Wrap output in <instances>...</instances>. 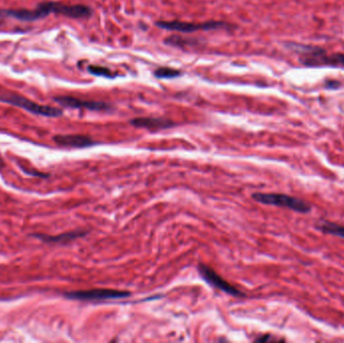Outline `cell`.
I'll return each instance as SVG.
<instances>
[{"mask_svg": "<svg viewBox=\"0 0 344 343\" xmlns=\"http://www.w3.org/2000/svg\"><path fill=\"white\" fill-rule=\"evenodd\" d=\"M156 26L168 31H175L181 33H190L199 30H215L220 28H230L231 26L224 22H216V20H210L206 23H185L179 22V20H170V22H157Z\"/></svg>", "mask_w": 344, "mask_h": 343, "instance_id": "5b68a950", "label": "cell"}, {"mask_svg": "<svg viewBox=\"0 0 344 343\" xmlns=\"http://www.w3.org/2000/svg\"><path fill=\"white\" fill-rule=\"evenodd\" d=\"M87 70H88V72L91 75L98 76V77H104V78H108V79H114L117 76L110 69L102 67V66H94V65L93 66H89Z\"/></svg>", "mask_w": 344, "mask_h": 343, "instance_id": "9a60e30c", "label": "cell"}, {"mask_svg": "<svg viewBox=\"0 0 344 343\" xmlns=\"http://www.w3.org/2000/svg\"><path fill=\"white\" fill-rule=\"evenodd\" d=\"M340 82L339 80H335V79H329L325 82V87L327 89H337L338 87H340Z\"/></svg>", "mask_w": 344, "mask_h": 343, "instance_id": "2e32d148", "label": "cell"}, {"mask_svg": "<svg viewBox=\"0 0 344 343\" xmlns=\"http://www.w3.org/2000/svg\"><path fill=\"white\" fill-rule=\"evenodd\" d=\"M164 43L166 45L171 46V47L181 48V49L186 48V47H191V46H194L197 44L194 39L185 38V37H182L180 35H171L164 40Z\"/></svg>", "mask_w": 344, "mask_h": 343, "instance_id": "4fadbf2b", "label": "cell"}, {"mask_svg": "<svg viewBox=\"0 0 344 343\" xmlns=\"http://www.w3.org/2000/svg\"><path fill=\"white\" fill-rule=\"evenodd\" d=\"M181 75V72L169 67H160L154 72V76L158 79H174Z\"/></svg>", "mask_w": 344, "mask_h": 343, "instance_id": "5bb4252c", "label": "cell"}, {"mask_svg": "<svg viewBox=\"0 0 344 343\" xmlns=\"http://www.w3.org/2000/svg\"><path fill=\"white\" fill-rule=\"evenodd\" d=\"M257 341H260V342H265V341H269L271 340V336L270 335H265V336H263V337H260L258 339H256Z\"/></svg>", "mask_w": 344, "mask_h": 343, "instance_id": "e0dca14e", "label": "cell"}, {"mask_svg": "<svg viewBox=\"0 0 344 343\" xmlns=\"http://www.w3.org/2000/svg\"><path fill=\"white\" fill-rule=\"evenodd\" d=\"M131 125L137 128H145L149 130L168 129L174 126L171 120L164 118H152V117H140L130 121Z\"/></svg>", "mask_w": 344, "mask_h": 343, "instance_id": "9c48e42d", "label": "cell"}, {"mask_svg": "<svg viewBox=\"0 0 344 343\" xmlns=\"http://www.w3.org/2000/svg\"><path fill=\"white\" fill-rule=\"evenodd\" d=\"M316 228L324 234L333 235L344 238V226L332 223V221H320Z\"/></svg>", "mask_w": 344, "mask_h": 343, "instance_id": "8fae6325", "label": "cell"}, {"mask_svg": "<svg viewBox=\"0 0 344 343\" xmlns=\"http://www.w3.org/2000/svg\"><path fill=\"white\" fill-rule=\"evenodd\" d=\"M131 294L127 291H120L113 289H92L85 291H74L66 293L65 296L73 300L80 301H103L127 298Z\"/></svg>", "mask_w": 344, "mask_h": 343, "instance_id": "8992f818", "label": "cell"}, {"mask_svg": "<svg viewBox=\"0 0 344 343\" xmlns=\"http://www.w3.org/2000/svg\"><path fill=\"white\" fill-rule=\"evenodd\" d=\"M53 101L60 106L74 109H86L97 112H108L113 110V107L110 104L102 102V101H89L74 97H55L53 98Z\"/></svg>", "mask_w": 344, "mask_h": 343, "instance_id": "52a82bcc", "label": "cell"}, {"mask_svg": "<svg viewBox=\"0 0 344 343\" xmlns=\"http://www.w3.org/2000/svg\"><path fill=\"white\" fill-rule=\"evenodd\" d=\"M198 272L201 275V277L204 278V280L206 282H208L211 286L217 288V289L224 291L230 295H233V296H244V293L238 290L233 285H231L229 282H227L225 279H222L212 268H210L204 264H199L198 265Z\"/></svg>", "mask_w": 344, "mask_h": 343, "instance_id": "ba28073f", "label": "cell"}, {"mask_svg": "<svg viewBox=\"0 0 344 343\" xmlns=\"http://www.w3.org/2000/svg\"><path fill=\"white\" fill-rule=\"evenodd\" d=\"M298 53H301L300 62L303 66L310 68L332 67L344 69V53H335L328 54L322 48L307 45H291Z\"/></svg>", "mask_w": 344, "mask_h": 343, "instance_id": "7a4b0ae2", "label": "cell"}, {"mask_svg": "<svg viewBox=\"0 0 344 343\" xmlns=\"http://www.w3.org/2000/svg\"><path fill=\"white\" fill-rule=\"evenodd\" d=\"M252 197L263 205L276 206L288 209L300 213H308L312 208L306 201L300 198L283 193H254Z\"/></svg>", "mask_w": 344, "mask_h": 343, "instance_id": "3957f363", "label": "cell"}, {"mask_svg": "<svg viewBox=\"0 0 344 343\" xmlns=\"http://www.w3.org/2000/svg\"><path fill=\"white\" fill-rule=\"evenodd\" d=\"M50 14H59L69 18L83 19L92 15V9L82 4H64L60 2H45L32 10H0L1 17H11L20 22H35L47 17Z\"/></svg>", "mask_w": 344, "mask_h": 343, "instance_id": "6da1fadb", "label": "cell"}, {"mask_svg": "<svg viewBox=\"0 0 344 343\" xmlns=\"http://www.w3.org/2000/svg\"><path fill=\"white\" fill-rule=\"evenodd\" d=\"M0 101L3 103L10 104L12 106H16L18 108H22L29 113H32L34 115L38 116H44V117H51V118H55L63 115V111L59 108L56 107H51V106H46L42 104H37L33 101L20 96L18 94L14 93H3L0 95Z\"/></svg>", "mask_w": 344, "mask_h": 343, "instance_id": "277c9868", "label": "cell"}, {"mask_svg": "<svg viewBox=\"0 0 344 343\" xmlns=\"http://www.w3.org/2000/svg\"><path fill=\"white\" fill-rule=\"evenodd\" d=\"M86 233L85 232H73V233H68V234H63L59 236H42L38 235L37 237H40L42 239H44L45 241H49V243H65V241H69L75 238H78L79 237L85 236Z\"/></svg>", "mask_w": 344, "mask_h": 343, "instance_id": "7c38bea8", "label": "cell"}, {"mask_svg": "<svg viewBox=\"0 0 344 343\" xmlns=\"http://www.w3.org/2000/svg\"><path fill=\"white\" fill-rule=\"evenodd\" d=\"M53 140L58 145L73 148H85L96 144L90 137L83 135H57Z\"/></svg>", "mask_w": 344, "mask_h": 343, "instance_id": "30bf717a", "label": "cell"}]
</instances>
